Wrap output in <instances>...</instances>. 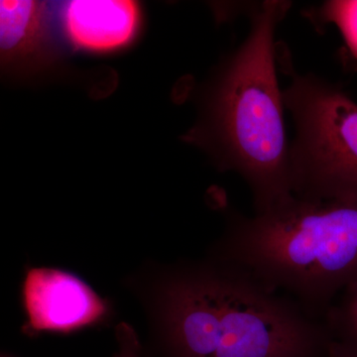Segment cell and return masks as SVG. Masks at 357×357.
<instances>
[{"label": "cell", "instance_id": "9", "mask_svg": "<svg viewBox=\"0 0 357 357\" xmlns=\"http://www.w3.org/2000/svg\"><path fill=\"white\" fill-rule=\"evenodd\" d=\"M316 20L337 26L347 48L357 60V0L326 1L317 9Z\"/></svg>", "mask_w": 357, "mask_h": 357}, {"label": "cell", "instance_id": "11", "mask_svg": "<svg viewBox=\"0 0 357 357\" xmlns=\"http://www.w3.org/2000/svg\"><path fill=\"white\" fill-rule=\"evenodd\" d=\"M328 357H333V356H331L330 354H328Z\"/></svg>", "mask_w": 357, "mask_h": 357}, {"label": "cell", "instance_id": "6", "mask_svg": "<svg viewBox=\"0 0 357 357\" xmlns=\"http://www.w3.org/2000/svg\"><path fill=\"white\" fill-rule=\"evenodd\" d=\"M140 22L139 6L130 0H72L62 11L70 43L93 53L128 46L137 35Z\"/></svg>", "mask_w": 357, "mask_h": 357}, {"label": "cell", "instance_id": "8", "mask_svg": "<svg viewBox=\"0 0 357 357\" xmlns=\"http://www.w3.org/2000/svg\"><path fill=\"white\" fill-rule=\"evenodd\" d=\"M328 337V354L357 357V283L345 289L323 319Z\"/></svg>", "mask_w": 357, "mask_h": 357}, {"label": "cell", "instance_id": "2", "mask_svg": "<svg viewBox=\"0 0 357 357\" xmlns=\"http://www.w3.org/2000/svg\"><path fill=\"white\" fill-rule=\"evenodd\" d=\"M168 357H328L323 321L227 260L178 272L164 305Z\"/></svg>", "mask_w": 357, "mask_h": 357}, {"label": "cell", "instance_id": "5", "mask_svg": "<svg viewBox=\"0 0 357 357\" xmlns=\"http://www.w3.org/2000/svg\"><path fill=\"white\" fill-rule=\"evenodd\" d=\"M23 294L30 328L36 332H70L105 312L102 301L84 282L60 270H30Z\"/></svg>", "mask_w": 357, "mask_h": 357}, {"label": "cell", "instance_id": "1", "mask_svg": "<svg viewBox=\"0 0 357 357\" xmlns=\"http://www.w3.org/2000/svg\"><path fill=\"white\" fill-rule=\"evenodd\" d=\"M291 2L263 1L250 10L243 43L223 61L206 91L198 123L185 136L222 171L243 178L255 213L293 196L275 32Z\"/></svg>", "mask_w": 357, "mask_h": 357}, {"label": "cell", "instance_id": "4", "mask_svg": "<svg viewBox=\"0 0 357 357\" xmlns=\"http://www.w3.org/2000/svg\"><path fill=\"white\" fill-rule=\"evenodd\" d=\"M289 70L290 84L282 93L295 128L290 144L294 196L357 199V103L337 84Z\"/></svg>", "mask_w": 357, "mask_h": 357}, {"label": "cell", "instance_id": "10", "mask_svg": "<svg viewBox=\"0 0 357 357\" xmlns=\"http://www.w3.org/2000/svg\"><path fill=\"white\" fill-rule=\"evenodd\" d=\"M116 333L119 344V357H141L139 342L133 331L123 324L119 326Z\"/></svg>", "mask_w": 357, "mask_h": 357}, {"label": "cell", "instance_id": "7", "mask_svg": "<svg viewBox=\"0 0 357 357\" xmlns=\"http://www.w3.org/2000/svg\"><path fill=\"white\" fill-rule=\"evenodd\" d=\"M46 6L38 1L0 2V50L6 64L34 57L47 37Z\"/></svg>", "mask_w": 357, "mask_h": 357}, {"label": "cell", "instance_id": "3", "mask_svg": "<svg viewBox=\"0 0 357 357\" xmlns=\"http://www.w3.org/2000/svg\"><path fill=\"white\" fill-rule=\"evenodd\" d=\"M218 258L323 321L340 294L357 283V199L293 195L252 217L232 213Z\"/></svg>", "mask_w": 357, "mask_h": 357}]
</instances>
